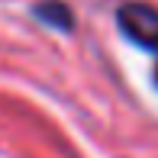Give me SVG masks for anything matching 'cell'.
I'll list each match as a JSON object with an SVG mask.
<instances>
[{
	"label": "cell",
	"mask_w": 158,
	"mask_h": 158,
	"mask_svg": "<svg viewBox=\"0 0 158 158\" xmlns=\"http://www.w3.org/2000/svg\"><path fill=\"white\" fill-rule=\"evenodd\" d=\"M119 29L135 45L158 52V10H152L145 3H126L119 10Z\"/></svg>",
	"instance_id": "6da1fadb"
},
{
	"label": "cell",
	"mask_w": 158,
	"mask_h": 158,
	"mask_svg": "<svg viewBox=\"0 0 158 158\" xmlns=\"http://www.w3.org/2000/svg\"><path fill=\"white\" fill-rule=\"evenodd\" d=\"M39 13L45 23H55V26H61V29H68L71 26V13H68V6L64 3H55V0H48V3H39Z\"/></svg>",
	"instance_id": "7a4b0ae2"
},
{
	"label": "cell",
	"mask_w": 158,
	"mask_h": 158,
	"mask_svg": "<svg viewBox=\"0 0 158 158\" xmlns=\"http://www.w3.org/2000/svg\"><path fill=\"white\" fill-rule=\"evenodd\" d=\"M155 81H158V71H155Z\"/></svg>",
	"instance_id": "3957f363"
}]
</instances>
